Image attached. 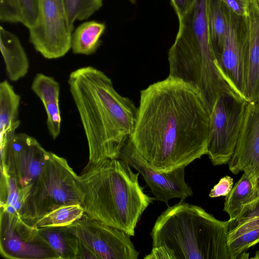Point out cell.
Masks as SVG:
<instances>
[{
	"instance_id": "obj_5",
	"label": "cell",
	"mask_w": 259,
	"mask_h": 259,
	"mask_svg": "<svg viewBox=\"0 0 259 259\" xmlns=\"http://www.w3.org/2000/svg\"><path fill=\"white\" fill-rule=\"evenodd\" d=\"M77 176L65 158L50 152L42 170L32 185L21 218L29 224L63 205L81 204Z\"/></svg>"
},
{
	"instance_id": "obj_22",
	"label": "cell",
	"mask_w": 259,
	"mask_h": 259,
	"mask_svg": "<svg viewBox=\"0 0 259 259\" xmlns=\"http://www.w3.org/2000/svg\"><path fill=\"white\" fill-rule=\"evenodd\" d=\"M207 21L210 44L217 60L227 27L226 6L221 0H207Z\"/></svg>"
},
{
	"instance_id": "obj_2",
	"label": "cell",
	"mask_w": 259,
	"mask_h": 259,
	"mask_svg": "<svg viewBox=\"0 0 259 259\" xmlns=\"http://www.w3.org/2000/svg\"><path fill=\"white\" fill-rule=\"evenodd\" d=\"M68 83L86 137L88 163L117 158L123 141L134 132L138 108L116 91L110 78L94 67L72 71Z\"/></svg>"
},
{
	"instance_id": "obj_8",
	"label": "cell",
	"mask_w": 259,
	"mask_h": 259,
	"mask_svg": "<svg viewBox=\"0 0 259 259\" xmlns=\"http://www.w3.org/2000/svg\"><path fill=\"white\" fill-rule=\"evenodd\" d=\"M1 167L21 188L32 186L42 170L50 151L33 137L13 133L0 142Z\"/></svg>"
},
{
	"instance_id": "obj_15",
	"label": "cell",
	"mask_w": 259,
	"mask_h": 259,
	"mask_svg": "<svg viewBox=\"0 0 259 259\" xmlns=\"http://www.w3.org/2000/svg\"><path fill=\"white\" fill-rule=\"evenodd\" d=\"M31 88L45 107L47 117L48 130L50 135L55 140L59 136L61 132L59 83L53 77L38 73L34 76Z\"/></svg>"
},
{
	"instance_id": "obj_24",
	"label": "cell",
	"mask_w": 259,
	"mask_h": 259,
	"mask_svg": "<svg viewBox=\"0 0 259 259\" xmlns=\"http://www.w3.org/2000/svg\"><path fill=\"white\" fill-rule=\"evenodd\" d=\"M68 23L71 32L76 20L88 19L103 5V0H64Z\"/></svg>"
},
{
	"instance_id": "obj_30",
	"label": "cell",
	"mask_w": 259,
	"mask_h": 259,
	"mask_svg": "<svg viewBox=\"0 0 259 259\" xmlns=\"http://www.w3.org/2000/svg\"><path fill=\"white\" fill-rule=\"evenodd\" d=\"M236 15L247 16L251 0H221Z\"/></svg>"
},
{
	"instance_id": "obj_32",
	"label": "cell",
	"mask_w": 259,
	"mask_h": 259,
	"mask_svg": "<svg viewBox=\"0 0 259 259\" xmlns=\"http://www.w3.org/2000/svg\"><path fill=\"white\" fill-rule=\"evenodd\" d=\"M94 258L98 259L95 254L79 239L78 246L75 259Z\"/></svg>"
},
{
	"instance_id": "obj_6",
	"label": "cell",
	"mask_w": 259,
	"mask_h": 259,
	"mask_svg": "<svg viewBox=\"0 0 259 259\" xmlns=\"http://www.w3.org/2000/svg\"><path fill=\"white\" fill-rule=\"evenodd\" d=\"M247 104L233 90L218 96L209 114L207 152L214 165L228 163L232 156Z\"/></svg>"
},
{
	"instance_id": "obj_33",
	"label": "cell",
	"mask_w": 259,
	"mask_h": 259,
	"mask_svg": "<svg viewBox=\"0 0 259 259\" xmlns=\"http://www.w3.org/2000/svg\"><path fill=\"white\" fill-rule=\"evenodd\" d=\"M251 258L259 259V250H258L255 252L254 255L253 257H251Z\"/></svg>"
},
{
	"instance_id": "obj_12",
	"label": "cell",
	"mask_w": 259,
	"mask_h": 259,
	"mask_svg": "<svg viewBox=\"0 0 259 259\" xmlns=\"http://www.w3.org/2000/svg\"><path fill=\"white\" fill-rule=\"evenodd\" d=\"M117 158L142 175L154 200L167 204L171 199L177 198L185 201L193 195V191L185 179V166L167 172H161L153 168L137 151L131 135L123 141Z\"/></svg>"
},
{
	"instance_id": "obj_4",
	"label": "cell",
	"mask_w": 259,
	"mask_h": 259,
	"mask_svg": "<svg viewBox=\"0 0 259 259\" xmlns=\"http://www.w3.org/2000/svg\"><path fill=\"white\" fill-rule=\"evenodd\" d=\"M229 221L180 201L168 206L150 233L152 248L145 259H230Z\"/></svg>"
},
{
	"instance_id": "obj_11",
	"label": "cell",
	"mask_w": 259,
	"mask_h": 259,
	"mask_svg": "<svg viewBox=\"0 0 259 259\" xmlns=\"http://www.w3.org/2000/svg\"><path fill=\"white\" fill-rule=\"evenodd\" d=\"M98 259H137L139 252L123 231L92 219L84 213L67 226Z\"/></svg>"
},
{
	"instance_id": "obj_3",
	"label": "cell",
	"mask_w": 259,
	"mask_h": 259,
	"mask_svg": "<svg viewBox=\"0 0 259 259\" xmlns=\"http://www.w3.org/2000/svg\"><path fill=\"white\" fill-rule=\"evenodd\" d=\"M139 175L118 158L88 163L77 177L84 213L134 236L141 215L154 200L145 193Z\"/></svg>"
},
{
	"instance_id": "obj_29",
	"label": "cell",
	"mask_w": 259,
	"mask_h": 259,
	"mask_svg": "<svg viewBox=\"0 0 259 259\" xmlns=\"http://www.w3.org/2000/svg\"><path fill=\"white\" fill-rule=\"evenodd\" d=\"M233 186V179L230 176H226L221 178L218 183L211 189L209 196L211 198L226 196L231 192Z\"/></svg>"
},
{
	"instance_id": "obj_19",
	"label": "cell",
	"mask_w": 259,
	"mask_h": 259,
	"mask_svg": "<svg viewBox=\"0 0 259 259\" xmlns=\"http://www.w3.org/2000/svg\"><path fill=\"white\" fill-rule=\"evenodd\" d=\"M1 172V210L21 217L32 186L21 188L4 168Z\"/></svg>"
},
{
	"instance_id": "obj_9",
	"label": "cell",
	"mask_w": 259,
	"mask_h": 259,
	"mask_svg": "<svg viewBox=\"0 0 259 259\" xmlns=\"http://www.w3.org/2000/svg\"><path fill=\"white\" fill-rule=\"evenodd\" d=\"M226 14L227 30L221 54L217 59L218 66L231 89L244 99L245 70L249 41L247 16L236 15L226 6Z\"/></svg>"
},
{
	"instance_id": "obj_28",
	"label": "cell",
	"mask_w": 259,
	"mask_h": 259,
	"mask_svg": "<svg viewBox=\"0 0 259 259\" xmlns=\"http://www.w3.org/2000/svg\"><path fill=\"white\" fill-rule=\"evenodd\" d=\"M19 1L22 10V23L29 29L35 25L37 20L39 0Z\"/></svg>"
},
{
	"instance_id": "obj_16",
	"label": "cell",
	"mask_w": 259,
	"mask_h": 259,
	"mask_svg": "<svg viewBox=\"0 0 259 259\" xmlns=\"http://www.w3.org/2000/svg\"><path fill=\"white\" fill-rule=\"evenodd\" d=\"M1 52L9 79L16 81L24 77L29 69V61L17 36L0 27Z\"/></svg>"
},
{
	"instance_id": "obj_7",
	"label": "cell",
	"mask_w": 259,
	"mask_h": 259,
	"mask_svg": "<svg viewBox=\"0 0 259 259\" xmlns=\"http://www.w3.org/2000/svg\"><path fill=\"white\" fill-rule=\"evenodd\" d=\"M29 41L44 58L55 59L71 48V34L64 0H39L35 25L29 29Z\"/></svg>"
},
{
	"instance_id": "obj_35",
	"label": "cell",
	"mask_w": 259,
	"mask_h": 259,
	"mask_svg": "<svg viewBox=\"0 0 259 259\" xmlns=\"http://www.w3.org/2000/svg\"><path fill=\"white\" fill-rule=\"evenodd\" d=\"M137 0H130V1L133 3V4H135L136 3Z\"/></svg>"
},
{
	"instance_id": "obj_34",
	"label": "cell",
	"mask_w": 259,
	"mask_h": 259,
	"mask_svg": "<svg viewBox=\"0 0 259 259\" xmlns=\"http://www.w3.org/2000/svg\"><path fill=\"white\" fill-rule=\"evenodd\" d=\"M256 5L259 9V0H255Z\"/></svg>"
},
{
	"instance_id": "obj_25",
	"label": "cell",
	"mask_w": 259,
	"mask_h": 259,
	"mask_svg": "<svg viewBox=\"0 0 259 259\" xmlns=\"http://www.w3.org/2000/svg\"><path fill=\"white\" fill-rule=\"evenodd\" d=\"M257 229H259V201L237 219L229 221L228 243L247 232Z\"/></svg>"
},
{
	"instance_id": "obj_27",
	"label": "cell",
	"mask_w": 259,
	"mask_h": 259,
	"mask_svg": "<svg viewBox=\"0 0 259 259\" xmlns=\"http://www.w3.org/2000/svg\"><path fill=\"white\" fill-rule=\"evenodd\" d=\"M0 20L3 22L22 23V10L19 0H0Z\"/></svg>"
},
{
	"instance_id": "obj_17",
	"label": "cell",
	"mask_w": 259,
	"mask_h": 259,
	"mask_svg": "<svg viewBox=\"0 0 259 259\" xmlns=\"http://www.w3.org/2000/svg\"><path fill=\"white\" fill-rule=\"evenodd\" d=\"M259 201V186H255L248 177L243 174L226 196L224 211L233 221L252 208Z\"/></svg>"
},
{
	"instance_id": "obj_13",
	"label": "cell",
	"mask_w": 259,
	"mask_h": 259,
	"mask_svg": "<svg viewBox=\"0 0 259 259\" xmlns=\"http://www.w3.org/2000/svg\"><path fill=\"white\" fill-rule=\"evenodd\" d=\"M234 174H246L259 186V101L248 103L234 153L229 162Z\"/></svg>"
},
{
	"instance_id": "obj_20",
	"label": "cell",
	"mask_w": 259,
	"mask_h": 259,
	"mask_svg": "<svg viewBox=\"0 0 259 259\" xmlns=\"http://www.w3.org/2000/svg\"><path fill=\"white\" fill-rule=\"evenodd\" d=\"M40 237L49 245L58 259H75L79 239L67 226L38 228Z\"/></svg>"
},
{
	"instance_id": "obj_14",
	"label": "cell",
	"mask_w": 259,
	"mask_h": 259,
	"mask_svg": "<svg viewBox=\"0 0 259 259\" xmlns=\"http://www.w3.org/2000/svg\"><path fill=\"white\" fill-rule=\"evenodd\" d=\"M249 41L245 70L244 99L248 103L259 101V9L251 0L247 15Z\"/></svg>"
},
{
	"instance_id": "obj_10",
	"label": "cell",
	"mask_w": 259,
	"mask_h": 259,
	"mask_svg": "<svg viewBox=\"0 0 259 259\" xmlns=\"http://www.w3.org/2000/svg\"><path fill=\"white\" fill-rule=\"evenodd\" d=\"M0 253L10 259H58L38 228L20 216L1 210Z\"/></svg>"
},
{
	"instance_id": "obj_1",
	"label": "cell",
	"mask_w": 259,
	"mask_h": 259,
	"mask_svg": "<svg viewBox=\"0 0 259 259\" xmlns=\"http://www.w3.org/2000/svg\"><path fill=\"white\" fill-rule=\"evenodd\" d=\"M209 120L199 91L168 76L141 91L131 138L153 168L167 172L207 154Z\"/></svg>"
},
{
	"instance_id": "obj_21",
	"label": "cell",
	"mask_w": 259,
	"mask_h": 259,
	"mask_svg": "<svg viewBox=\"0 0 259 259\" xmlns=\"http://www.w3.org/2000/svg\"><path fill=\"white\" fill-rule=\"evenodd\" d=\"M106 29L105 23L88 21L79 25L71 34V48L75 54L90 55L101 45V37Z\"/></svg>"
},
{
	"instance_id": "obj_18",
	"label": "cell",
	"mask_w": 259,
	"mask_h": 259,
	"mask_svg": "<svg viewBox=\"0 0 259 259\" xmlns=\"http://www.w3.org/2000/svg\"><path fill=\"white\" fill-rule=\"evenodd\" d=\"M21 97L7 80L0 83V142L16 133L20 124L18 118Z\"/></svg>"
},
{
	"instance_id": "obj_26",
	"label": "cell",
	"mask_w": 259,
	"mask_h": 259,
	"mask_svg": "<svg viewBox=\"0 0 259 259\" xmlns=\"http://www.w3.org/2000/svg\"><path fill=\"white\" fill-rule=\"evenodd\" d=\"M259 242V229L247 232L228 243L230 259H237L245 250Z\"/></svg>"
},
{
	"instance_id": "obj_23",
	"label": "cell",
	"mask_w": 259,
	"mask_h": 259,
	"mask_svg": "<svg viewBox=\"0 0 259 259\" xmlns=\"http://www.w3.org/2000/svg\"><path fill=\"white\" fill-rule=\"evenodd\" d=\"M84 213L81 204L61 206L44 215L33 225L37 228L68 226Z\"/></svg>"
},
{
	"instance_id": "obj_31",
	"label": "cell",
	"mask_w": 259,
	"mask_h": 259,
	"mask_svg": "<svg viewBox=\"0 0 259 259\" xmlns=\"http://www.w3.org/2000/svg\"><path fill=\"white\" fill-rule=\"evenodd\" d=\"M179 20L191 10L193 6L195 0H170Z\"/></svg>"
}]
</instances>
